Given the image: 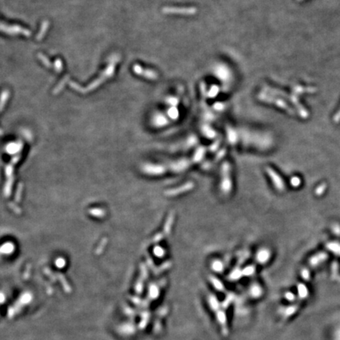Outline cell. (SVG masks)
<instances>
[{"label": "cell", "mask_w": 340, "mask_h": 340, "mask_svg": "<svg viewBox=\"0 0 340 340\" xmlns=\"http://www.w3.org/2000/svg\"><path fill=\"white\" fill-rule=\"evenodd\" d=\"M55 69L58 72H60L62 69V62L60 59H57L55 61Z\"/></svg>", "instance_id": "obj_20"}, {"label": "cell", "mask_w": 340, "mask_h": 340, "mask_svg": "<svg viewBox=\"0 0 340 340\" xmlns=\"http://www.w3.org/2000/svg\"><path fill=\"white\" fill-rule=\"evenodd\" d=\"M39 59L41 60L42 62H43V63H44L45 66H47V67H50V66H51V64H50V61L48 60V58H47L46 56H44V55H42V54H39Z\"/></svg>", "instance_id": "obj_19"}, {"label": "cell", "mask_w": 340, "mask_h": 340, "mask_svg": "<svg viewBox=\"0 0 340 340\" xmlns=\"http://www.w3.org/2000/svg\"><path fill=\"white\" fill-rule=\"evenodd\" d=\"M219 191L224 196H228L234 188L231 164L229 161H224L220 169V180L218 183Z\"/></svg>", "instance_id": "obj_1"}, {"label": "cell", "mask_w": 340, "mask_h": 340, "mask_svg": "<svg viewBox=\"0 0 340 340\" xmlns=\"http://www.w3.org/2000/svg\"><path fill=\"white\" fill-rule=\"evenodd\" d=\"M143 172L147 176L153 177H161L169 172L166 162H146L142 166Z\"/></svg>", "instance_id": "obj_2"}, {"label": "cell", "mask_w": 340, "mask_h": 340, "mask_svg": "<svg viewBox=\"0 0 340 340\" xmlns=\"http://www.w3.org/2000/svg\"><path fill=\"white\" fill-rule=\"evenodd\" d=\"M69 76H66L65 79L62 80V81H61V83L59 84L56 87V88H55V93H58V92H60V91L63 88L64 85H65L66 82H69Z\"/></svg>", "instance_id": "obj_17"}, {"label": "cell", "mask_w": 340, "mask_h": 340, "mask_svg": "<svg viewBox=\"0 0 340 340\" xmlns=\"http://www.w3.org/2000/svg\"><path fill=\"white\" fill-rule=\"evenodd\" d=\"M114 65H115V61H112L111 63L109 64V66H108V68H107L103 72V75H102L99 78L97 79L95 81H94V83H92V84H90L89 86L86 87V88H82L80 85L76 84L75 82L69 81V83L70 86H71L73 89L76 90V91H78V92H83V93L90 92L91 90L94 89V88H95L97 86L101 84L106 79L109 78V77H110V76L113 75V73L114 72Z\"/></svg>", "instance_id": "obj_3"}, {"label": "cell", "mask_w": 340, "mask_h": 340, "mask_svg": "<svg viewBox=\"0 0 340 340\" xmlns=\"http://www.w3.org/2000/svg\"><path fill=\"white\" fill-rule=\"evenodd\" d=\"M13 245L5 244L0 248V251H1L2 253H9V252L13 251Z\"/></svg>", "instance_id": "obj_18"}, {"label": "cell", "mask_w": 340, "mask_h": 340, "mask_svg": "<svg viewBox=\"0 0 340 340\" xmlns=\"http://www.w3.org/2000/svg\"><path fill=\"white\" fill-rule=\"evenodd\" d=\"M272 258V251L268 246H260L255 251L254 259L258 265H265L269 262Z\"/></svg>", "instance_id": "obj_6"}, {"label": "cell", "mask_w": 340, "mask_h": 340, "mask_svg": "<svg viewBox=\"0 0 340 340\" xmlns=\"http://www.w3.org/2000/svg\"><path fill=\"white\" fill-rule=\"evenodd\" d=\"M169 169V172L180 174L186 172L191 166L192 163L191 158L188 157H180L177 159L172 160L169 162H166Z\"/></svg>", "instance_id": "obj_4"}, {"label": "cell", "mask_w": 340, "mask_h": 340, "mask_svg": "<svg viewBox=\"0 0 340 340\" xmlns=\"http://www.w3.org/2000/svg\"><path fill=\"white\" fill-rule=\"evenodd\" d=\"M133 70L136 74L143 76L145 78L150 79V80H157L158 78V74L155 71L147 69H144L143 68H142L139 65H135L133 67Z\"/></svg>", "instance_id": "obj_8"}, {"label": "cell", "mask_w": 340, "mask_h": 340, "mask_svg": "<svg viewBox=\"0 0 340 340\" xmlns=\"http://www.w3.org/2000/svg\"><path fill=\"white\" fill-rule=\"evenodd\" d=\"M152 254L154 257H157V258H163L166 257V248L162 246L160 244H156L153 246L152 248Z\"/></svg>", "instance_id": "obj_11"}, {"label": "cell", "mask_w": 340, "mask_h": 340, "mask_svg": "<svg viewBox=\"0 0 340 340\" xmlns=\"http://www.w3.org/2000/svg\"><path fill=\"white\" fill-rule=\"evenodd\" d=\"M21 147V145L19 146V143H11L7 146V152L10 153V154H13V153H15L19 151Z\"/></svg>", "instance_id": "obj_14"}, {"label": "cell", "mask_w": 340, "mask_h": 340, "mask_svg": "<svg viewBox=\"0 0 340 340\" xmlns=\"http://www.w3.org/2000/svg\"><path fill=\"white\" fill-rule=\"evenodd\" d=\"M205 154V148L202 147V148L198 149V150H197V151H195V153H194V155H193V157H191V161H192V163L193 164L199 163L200 161H202L203 159H204Z\"/></svg>", "instance_id": "obj_12"}, {"label": "cell", "mask_w": 340, "mask_h": 340, "mask_svg": "<svg viewBox=\"0 0 340 340\" xmlns=\"http://www.w3.org/2000/svg\"><path fill=\"white\" fill-rule=\"evenodd\" d=\"M265 170V173L268 176V179L270 180L271 183L273 186V188L276 190L277 191H284L286 188V183L281 176L270 166H266Z\"/></svg>", "instance_id": "obj_5"}, {"label": "cell", "mask_w": 340, "mask_h": 340, "mask_svg": "<svg viewBox=\"0 0 340 340\" xmlns=\"http://www.w3.org/2000/svg\"><path fill=\"white\" fill-rule=\"evenodd\" d=\"M8 97H9V92L7 91L3 92L1 95V97H0V111H2V109H3V107H4L5 104L8 99Z\"/></svg>", "instance_id": "obj_13"}, {"label": "cell", "mask_w": 340, "mask_h": 340, "mask_svg": "<svg viewBox=\"0 0 340 340\" xmlns=\"http://www.w3.org/2000/svg\"><path fill=\"white\" fill-rule=\"evenodd\" d=\"M1 134H2V131L0 130V135H1Z\"/></svg>", "instance_id": "obj_23"}, {"label": "cell", "mask_w": 340, "mask_h": 340, "mask_svg": "<svg viewBox=\"0 0 340 340\" xmlns=\"http://www.w3.org/2000/svg\"><path fill=\"white\" fill-rule=\"evenodd\" d=\"M169 113L170 118H172V119H176L178 117V111L175 108H172V109H170Z\"/></svg>", "instance_id": "obj_21"}, {"label": "cell", "mask_w": 340, "mask_h": 340, "mask_svg": "<svg viewBox=\"0 0 340 340\" xmlns=\"http://www.w3.org/2000/svg\"><path fill=\"white\" fill-rule=\"evenodd\" d=\"M161 11L165 14H181V15H193L197 13L194 7H164Z\"/></svg>", "instance_id": "obj_7"}, {"label": "cell", "mask_w": 340, "mask_h": 340, "mask_svg": "<svg viewBox=\"0 0 340 340\" xmlns=\"http://www.w3.org/2000/svg\"><path fill=\"white\" fill-rule=\"evenodd\" d=\"M47 28H48V22L47 21H44V23H43V24H42L40 32H39V33L37 35L38 40H40L42 38L44 37V35H45V33H46V31H47Z\"/></svg>", "instance_id": "obj_15"}, {"label": "cell", "mask_w": 340, "mask_h": 340, "mask_svg": "<svg viewBox=\"0 0 340 340\" xmlns=\"http://www.w3.org/2000/svg\"><path fill=\"white\" fill-rule=\"evenodd\" d=\"M299 288V295H300V297H301V298L304 299V298H305V297L307 296L308 290H307V288H305V286H304L303 284H299V288Z\"/></svg>", "instance_id": "obj_16"}, {"label": "cell", "mask_w": 340, "mask_h": 340, "mask_svg": "<svg viewBox=\"0 0 340 340\" xmlns=\"http://www.w3.org/2000/svg\"><path fill=\"white\" fill-rule=\"evenodd\" d=\"M0 30H2L10 34H19L21 33L23 35L29 36L31 35V33L28 30L23 28L20 26H6L4 24H0Z\"/></svg>", "instance_id": "obj_9"}, {"label": "cell", "mask_w": 340, "mask_h": 340, "mask_svg": "<svg viewBox=\"0 0 340 340\" xmlns=\"http://www.w3.org/2000/svg\"><path fill=\"white\" fill-rule=\"evenodd\" d=\"M209 266L214 272L217 273H221L225 270V263L222 260L217 257H215L211 260L209 263Z\"/></svg>", "instance_id": "obj_10"}, {"label": "cell", "mask_w": 340, "mask_h": 340, "mask_svg": "<svg viewBox=\"0 0 340 340\" xmlns=\"http://www.w3.org/2000/svg\"><path fill=\"white\" fill-rule=\"evenodd\" d=\"M286 298H287L288 300H290V301H291V300H293V299H294V294H291V293H288V294H286Z\"/></svg>", "instance_id": "obj_22"}]
</instances>
